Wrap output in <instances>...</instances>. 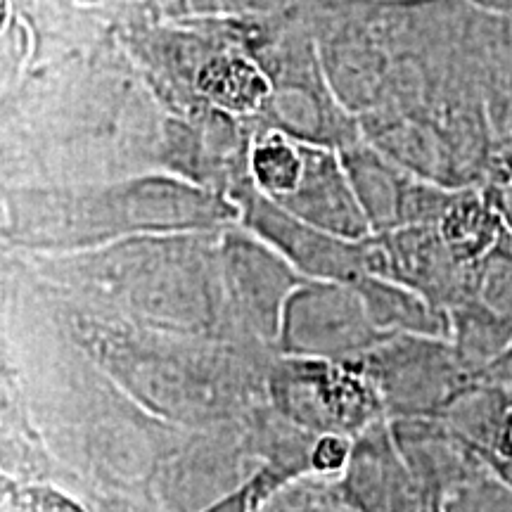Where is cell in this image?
I'll list each match as a JSON object with an SVG mask.
<instances>
[{
	"label": "cell",
	"mask_w": 512,
	"mask_h": 512,
	"mask_svg": "<svg viewBox=\"0 0 512 512\" xmlns=\"http://www.w3.org/2000/svg\"><path fill=\"white\" fill-rule=\"evenodd\" d=\"M498 235H501V219L496 209L477 197L456 202L441 219V240L460 264H472L489 254L496 247Z\"/></svg>",
	"instance_id": "6da1fadb"
},
{
	"label": "cell",
	"mask_w": 512,
	"mask_h": 512,
	"mask_svg": "<svg viewBox=\"0 0 512 512\" xmlns=\"http://www.w3.org/2000/svg\"><path fill=\"white\" fill-rule=\"evenodd\" d=\"M202 86L209 95H214L216 100L233 110H249V107L259 105L266 93V83L261 81V76L240 62L223 64V67L216 64L204 74Z\"/></svg>",
	"instance_id": "7a4b0ae2"
},
{
	"label": "cell",
	"mask_w": 512,
	"mask_h": 512,
	"mask_svg": "<svg viewBox=\"0 0 512 512\" xmlns=\"http://www.w3.org/2000/svg\"><path fill=\"white\" fill-rule=\"evenodd\" d=\"M254 169L259 181L266 188L290 192L297 188L302 164H299V157L294 155V150H290V147L283 143H271L256 150Z\"/></svg>",
	"instance_id": "3957f363"
},
{
	"label": "cell",
	"mask_w": 512,
	"mask_h": 512,
	"mask_svg": "<svg viewBox=\"0 0 512 512\" xmlns=\"http://www.w3.org/2000/svg\"><path fill=\"white\" fill-rule=\"evenodd\" d=\"M484 441L501 463L512 467V396H501L484 430Z\"/></svg>",
	"instance_id": "277c9868"
},
{
	"label": "cell",
	"mask_w": 512,
	"mask_h": 512,
	"mask_svg": "<svg viewBox=\"0 0 512 512\" xmlns=\"http://www.w3.org/2000/svg\"><path fill=\"white\" fill-rule=\"evenodd\" d=\"M344 458H347V444L342 439H320V444L316 446V465L320 470H335V467L344 463Z\"/></svg>",
	"instance_id": "5b68a950"
}]
</instances>
